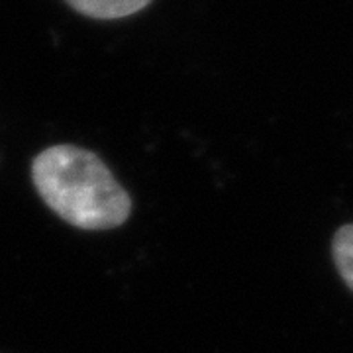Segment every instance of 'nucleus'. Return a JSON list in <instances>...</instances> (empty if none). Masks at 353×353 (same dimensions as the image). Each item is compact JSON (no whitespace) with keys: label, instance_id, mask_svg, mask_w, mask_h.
I'll return each instance as SVG.
<instances>
[{"label":"nucleus","instance_id":"obj_1","mask_svg":"<svg viewBox=\"0 0 353 353\" xmlns=\"http://www.w3.org/2000/svg\"><path fill=\"white\" fill-rule=\"evenodd\" d=\"M32 181L51 210L81 230H112L132 212L128 192L101 157L71 143L39 153Z\"/></svg>","mask_w":353,"mask_h":353},{"label":"nucleus","instance_id":"obj_2","mask_svg":"<svg viewBox=\"0 0 353 353\" xmlns=\"http://www.w3.org/2000/svg\"><path fill=\"white\" fill-rule=\"evenodd\" d=\"M152 0H67L77 12L97 20H116L143 10Z\"/></svg>","mask_w":353,"mask_h":353},{"label":"nucleus","instance_id":"obj_3","mask_svg":"<svg viewBox=\"0 0 353 353\" xmlns=\"http://www.w3.org/2000/svg\"><path fill=\"white\" fill-rule=\"evenodd\" d=\"M334 263L343 283L353 290V224L341 226L332 240Z\"/></svg>","mask_w":353,"mask_h":353}]
</instances>
